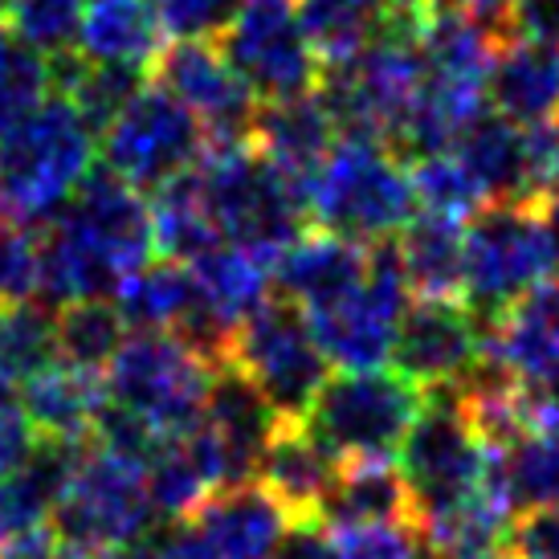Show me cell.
I'll use <instances>...</instances> for the list:
<instances>
[{
  "instance_id": "cell-1",
  "label": "cell",
  "mask_w": 559,
  "mask_h": 559,
  "mask_svg": "<svg viewBox=\"0 0 559 559\" xmlns=\"http://www.w3.org/2000/svg\"><path fill=\"white\" fill-rule=\"evenodd\" d=\"M152 258V204L98 164L79 188V197L41 234L37 302L58 311L79 298H115L119 282Z\"/></svg>"
},
{
  "instance_id": "cell-2",
  "label": "cell",
  "mask_w": 559,
  "mask_h": 559,
  "mask_svg": "<svg viewBox=\"0 0 559 559\" xmlns=\"http://www.w3.org/2000/svg\"><path fill=\"white\" fill-rule=\"evenodd\" d=\"M98 135L70 98L46 107L0 140V221L41 229L79 197L98 164Z\"/></svg>"
},
{
  "instance_id": "cell-3",
  "label": "cell",
  "mask_w": 559,
  "mask_h": 559,
  "mask_svg": "<svg viewBox=\"0 0 559 559\" xmlns=\"http://www.w3.org/2000/svg\"><path fill=\"white\" fill-rule=\"evenodd\" d=\"M307 213L314 229L380 246L401 237L420 213L413 171L392 147L372 140H340L307 185Z\"/></svg>"
},
{
  "instance_id": "cell-4",
  "label": "cell",
  "mask_w": 559,
  "mask_h": 559,
  "mask_svg": "<svg viewBox=\"0 0 559 559\" xmlns=\"http://www.w3.org/2000/svg\"><path fill=\"white\" fill-rule=\"evenodd\" d=\"M197 188L209 217L217 221V234L270 262H278L282 249L307 234L311 213L302 185L274 168L253 143L209 152L197 168Z\"/></svg>"
},
{
  "instance_id": "cell-5",
  "label": "cell",
  "mask_w": 559,
  "mask_h": 559,
  "mask_svg": "<svg viewBox=\"0 0 559 559\" xmlns=\"http://www.w3.org/2000/svg\"><path fill=\"white\" fill-rule=\"evenodd\" d=\"M559 274V237L547 204H486L466 225V307L490 323L531 286Z\"/></svg>"
},
{
  "instance_id": "cell-6",
  "label": "cell",
  "mask_w": 559,
  "mask_h": 559,
  "mask_svg": "<svg viewBox=\"0 0 559 559\" xmlns=\"http://www.w3.org/2000/svg\"><path fill=\"white\" fill-rule=\"evenodd\" d=\"M429 404V392L401 372H340L307 413V429L335 462H396Z\"/></svg>"
},
{
  "instance_id": "cell-7",
  "label": "cell",
  "mask_w": 559,
  "mask_h": 559,
  "mask_svg": "<svg viewBox=\"0 0 559 559\" xmlns=\"http://www.w3.org/2000/svg\"><path fill=\"white\" fill-rule=\"evenodd\" d=\"M147 466L110 450H86L70 474L49 531L66 551H135L159 527Z\"/></svg>"
},
{
  "instance_id": "cell-8",
  "label": "cell",
  "mask_w": 559,
  "mask_h": 559,
  "mask_svg": "<svg viewBox=\"0 0 559 559\" xmlns=\"http://www.w3.org/2000/svg\"><path fill=\"white\" fill-rule=\"evenodd\" d=\"M213 372L217 368L209 359L168 331H131L103 380L110 404L127 408L168 441L201 425Z\"/></svg>"
},
{
  "instance_id": "cell-9",
  "label": "cell",
  "mask_w": 559,
  "mask_h": 559,
  "mask_svg": "<svg viewBox=\"0 0 559 559\" xmlns=\"http://www.w3.org/2000/svg\"><path fill=\"white\" fill-rule=\"evenodd\" d=\"M98 156L110 176H119L135 192L156 197L159 188L201 168L209 156V135L176 94H168L159 82H147L98 135Z\"/></svg>"
},
{
  "instance_id": "cell-10",
  "label": "cell",
  "mask_w": 559,
  "mask_h": 559,
  "mask_svg": "<svg viewBox=\"0 0 559 559\" xmlns=\"http://www.w3.org/2000/svg\"><path fill=\"white\" fill-rule=\"evenodd\" d=\"M229 364L262 392L282 420H307L326 376V356L311 331V319L290 298H270L237 326Z\"/></svg>"
},
{
  "instance_id": "cell-11",
  "label": "cell",
  "mask_w": 559,
  "mask_h": 559,
  "mask_svg": "<svg viewBox=\"0 0 559 559\" xmlns=\"http://www.w3.org/2000/svg\"><path fill=\"white\" fill-rule=\"evenodd\" d=\"M408 302H413V290L392 237L372 246V270L364 286L323 311H311L307 319L326 364H335L340 372H376L396 356V335H401Z\"/></svg>"
},
{
  "instance_id": "cell-12",
  "label": "cell",
  "mask_w": 559,
  "mask_h": 559,
  "mask_svg": "<svg viewBox=\"0 0 559 559\" xmlns=\"http://www.w3.org/2000/svg\"><path fill=\"white\" fill-rule=\"evenodd\" d=\"M217 41L262 103L314 94L323 86L326 66L295 0H246Z\"/></svg>"
},
{
  "instance_id": "cell-13",
  "label": "cell",
  "mask_w": 559,
  "mask_h": 559,
  "mask_svg": "<svg viewBox=\"0 0 559 559\" xmlns=\"http://www.w3.org/2000/svg\"><path fill=\"white\" fill-rule=\"evenodd\" d=\"M152 70L159 86L201 119L209 152L246 147L253 140V119L262 98L234 70L217 37H171Z\"/></svg>"
},
{
  "instance_id": "cell-14",
  "label": "cell",
  "mask_w": 559,
  "mask_h": 559,
  "mask_svg": "<svg viewBox=\"0 0 559 559\" xmlns=\"http://www.w3.org/2000/svg\"><path fill=\"white\" fill-rule=\"evenodd\" d=\"M392 359L425 392L462 389L486 359V323L462 298H413Z\"/></svg>"
},
{
  "instance_id": "cell-15",
  "label": "cell",
  "mask_w": 559,
  "mask_h": 559,
  "mask_svg": "<svg viewBox=\"0 0 559 559\" xmlns=\"http://www.w3.org/2000/svg\"><path fill=\"white\" fill-rule=\"evenodd\" d=\"M278 429L282 417L270 408L262 392L253 389L234 364H221L217 372H213L201 417V433L209 441L213 457H217L221 481L225 486L258 481L262 457Z\"/></svg>"
},
{
  "instance_id": "cell-16",
  "label": "cell",
  "mask_w": 559,
  "mask_h": 559,
  "mask_svg": "<svg viewBox=\"0 0 559 559\" xmlns=\"http://www.w3.org/2000/svg\"><path fill=\"white\" fill-rule=\"evenodd\" d=\"M486 356L531 389L559 384V274L486 323Z\"/></svg>"
},
{
  "instance_id": "cell-17",
  "label": "cell",
  "mask_w": 559,
  "mask_h": 559,
  "mask_svg": "<svg viewBox=\"0 0 559 559\" xmlns=\"http://www.w3.org/2000/svg\"><path fill=\"white\" fill-rule=\"evenodd\" d=\"M185 523H192L213 559H270L282 535L295 527V519L262 481L225 486L204 498L201 511Z\"/></svg>"
},
{
  "instance_id": "cell-18",
  "label": "cell",
  "mask_w": 559,
  "mask_h": 559,
  "mask_svg": "<svg viewBox=\"0 0 559 559\" xmlns=\"http://www.w3.org/2000/svg\"><path fill=\"white\" fill-rule=\"evenodd\" d=\"M368 270H372V246H359L352 237L326 229H307L274 262V286L311 314L364 286Z\"/></svg>"
},
{
  "instance_id": "cell-19",
  "label": "cell",
  "mask_w": 559,
  "mask_h": 559,
  "mask_svg": "<svg viewBox=\"0 0 559 559\" xmlns=\"http://www.w3.org/2000/svg\"><path fill=\"white\" fill-rule=\"evenodd\" d=\"M340 123L326 110L323 94H298V98H278L262 103L253 119V147L262 152L274 168H282L295 185H311V176L326 164V156L340 143Z\"/></svg>"
},
{
  "instance_id": "cell-20",
  "label": "cell",
  "mask_w": 559,
  "mask_h": 559,
  "mask_svg": "<svg viewBox=\"0 0 559 559\" xmlns=\"http://www.w3.org/2000/svg\"><path fill=\"white\" fill-rule=\"evenodd\" d=\"M340 478V462L319 445V437L302 420H282L262 457L258 481L278 498L295 523H319Z\"/></svg>"
},
{
  "instance_id": "cell-21",
  "label": "cell",
  "mask_w": 559,
  "mask_h": 559,
  "mask_svg": "<svg viewBox=\"0 0 559 559\" xmlns=\"http://www.w3.org/2000/svg\"><path fill=\"white\" fill-rule=\"evenodd\" d=\"M16 401L29 417L33 433L41 441L62 445H86L98 433V420L107 413V380L70 364H53L41 376H33Z\"/></svg>"
},
{
  "instance_id": "cell-22",
  "label": "cell",
  "mask_w": 559,
  "mask_h": 559,
  "mask_svg": "<svg viewBox=\"0 0 559 559\" xmlns=\"http://www.w3.org/2000/svg\"><path fill=\"white\" fill-rule=\"evenodd\" d=\"M490 107L514 127H544L559 119V46L531 37L498 41L490 74Z\"/></svg>"
},
{
  "instance_id": "cell-23",
  "label": "cell",
  "mask_w": 559,
  "mask_h": 559,
  "mask_svg": "<svg viewBox=\"0 0 559 559\" xmlns=\"http://www.w3.org/2000/svg\"><path fill=\"white\" fill-rule=\"evenodd\" d=\"M74 49L94 66L147 70L164 53V25L147 0H86Z\"/></svg>"
},
{
  "instance_id": "cell-24",
  "label": "cell",
  "mask_w": 559,
  "mask_h": 559,
  "mask_svg": "<svg viewBox=\"0 0 559 559\" xmlns=\"http://www.w3.org/2000/svg\"><path fill=\"white\" fill-rule=\"evenodd\" d=\"M396 253H401L413 298H462L466 290V221L417 213L396 237Z\"/></svg>"
},
{
  "instance_id": "cell-25",
  "label": "cell",
  "mask_w": 559,
  "mask_h": 559,
  "mask_svg": "<svg viewBox=\"0 0 559 559\" xmlns=\"http://www.w3.org/2000/svg\"><path fill=\"white\" fill-rule=\"evenodd\" d=\"M323 527H368V523H417L413 490L401 462H343L323 507Z\"/></svg>"
},
{
  "instance_id": "cell-26",
  "label": "cell",
  "mask_w": 559,
  "mask_h": 559,
  "mask_svg": "<svg viewBox=\"0 0 559 559\" xmlns=\"http://www.w3.org/2000/svg\"><path fill=\"white\" fill-rule=\"evenodd\" d=\"M147 486H152V502L168 523H185L204 507V498L225 490L221 466L209 441H204L201 425L192 433L168 437L147 462Z\"/></svg>"
},
{
  "instance_id": "cell-27",
  "label": "cell",
  "mask_w": 559,
  "mask_h": 559,
  "mask_svg": "<svg viewBox=\"0 0 559 559\" xmlns=\"http://www.w3.org/2000/svg\"><path fill=\"white\" fill-rule=\"evenodd\" d=\"M197 278V295L213 314H221L225 323L241 326L253 311H262L274 290V262L241 249L234 241H221L217 249H209L204 258L188 265Z\"/></svg>"
},
{
  "instance_id": "cell-28",
  "label": "cell",
  "mask_w": 559,
  "mask_h": 559,
  "mask_svg": "<svg viewBox=\"0 0 559 559\" xmlns=\"http://www.w3.org/2000/svg\"><path fill=\"white\" fill-rule=\"evenodd\" d=\"M457 159L469 168L490 204L527 201V131L502 115H481L457 140Z\"/></svg>"
},
{
  "instance_id": "cell-29",
  "label": "cell",
  "mask_w": 559,
  "mask_h": 559,
  "mask_svg": "<svg viewBox=\"0 0 559 559\" xmlns=\"http://www.w3.org/2000/svg\"><path fill=\"white\" fill-rule=\"evenodd\" d=\"M197 302L192 270L168 258H152L135 274H127L115 290V307L123 311L131 331H176Z\"/></svg>"
},
{
  "instance_id": "cell-30",
  "label": "cell",
  "mask_w": 559,
  "mask_h": 559,
  "mask_svg": "<svg viewBox=\"0 0 559 559\" xmlns=\"http://www.w3.org/2000/svg\"><path fill=\"white\" fill-rule=\"evenodd\" d=\"M152 237H156V258L192 265L209 249H217L225 237L217 234V221L209 217L204 197L197 188V171H188L185 180L159 188L152 197Z\"/></svg>"
},
{
  "instance_id": "cell-31",
  "label": "cell",
  "mask_w": 559,
  "mask_h": 559,
  "mask_svg": "<svg viewBox=\"0 0 559 559\" xmlns=\"http://www.w3.org/2000/svg\"><path fill=\"white\" fill-rule=\"evenodd\" d=\"M58 323V364L82 368V372L107 376L110 359L119 356L131 326L115 298H79L53 311Z\"/></svg>"
},
{
  "instance_id": "cell-32",
  "label": "cell",
  "mask_w": 559,
  "mask_h": 559,
  "mask_svg": "<svg viewBox=\"0 0 559 559\" xmlns=\"http://www.w3.org/2000/svg\"><path fill=\"white\" fill-rule=\"evenodd\" d=\"M58 364V323L41 302L0 307V396H13L33 376Z\"/></svg>"
},
{
  "instance_id": "cell-33",
  "label": "cell",
  "mask_w": 559,
  "mask_h": 559,
  "mask_svg": "<svg viewBox=\"0 0 559 559\" xmlns=\"http://www.w3.org/2000/svg\"><path fill=\"white\" fill-rule=\"evenodd\" d=\"M502 478L514 507H559V417L514 437L502 450Z\"/></svg>"
},
{
  "instance_id": "cell-34",
  "label": "cell",
  "mask_w": 559,
  "mask_h": 559,
  "mask_svg": "<svg viewBox=\"0 0 559 559\" xmlns=\"http://www.w3.org/2000/svg\"><path fill=\"white\" fill-rule=\"evenodd\" d=\"M53 98L49 53L29 46L13 29H0V140Z\"/></svg>"
},
{
  "instance_id": "cell-35",
  "label": "cell",
  "mask_w": 559,
  "mask_h": 559,
  "mask_svg": "<svg viewBox=\"0 0 559 559\" xmlns=\"http://www.w3.org/2000/svg\"><path fill=\"white\" fill-rule=\"evenodd\" d=\"M323 66L356 58L380 29L384 0H295Z\"/></svg>"
},
{
  "instance_id": "cell-36",
  "label": "cell",
  "mask_w": 559,
  "mask_h": 559,
  "mask_svg": "<svg viewBox=\"0 0 559 559\" xmlns=\"http://www.w3.org/2000/svg\"><path fill=\"white\" fill-rule=\"evenodd\" d=\"M413 171V188H417L420 213H437V217L469 221L486 209V192L469 168L457 159V152H441V156H425L408 164Z\"/></svg>"
},
{
  "instance_id": "cell-37",
  "label": "cell",
  "mask_w": 559,
  "mask_h": 559,
  "mask_svg": "<svg viewBox=\"0 0 559 559\" xmlns=\"http://www.w3.org/2000/svg\"><path fill=\"white\" fill-rule=\"evenodd\" d=\"M82 0H9V25L41 53H66L79 46Z\"/></svg>"
},
{
  "instance_id": "cell-38",
  "label": "cell",
  "mask_w": 559,
  "mask_h": 559,
  "mask_svg": "<svg viewBox=\"0 0 559 559\" xmlns=\"http://www.w3.org/2000/svg\"><path fill=\"white\" fill-rule=\"evenodd\" d=\"M41 295V234L0 221V307L37 302Z\"/></svg>"
},
{
  "instance_id": "cell-39",
  "label": "cell",
  "mask_w": 559,
  "mask_h": 559,
  "mask_svg": "<svg viewBox=\"0 0 559 559\" xmlns=\"http://www.w3.org/2000/svg\"><path fill=\"white\" fill-rule=\"evenodd\" d=\"M340 559H433L417 523H368V527H326Z\"/></svg>"
},
{
  "instance_id": "cell-40",
  "label": "cell",
  "mask_w": 559,
  "mask_h": 559,
  "mask_svg": "<svg viewBox=\"0 0 559 559\" xmlns=\"http://www.w3.org/2000/svg\"><path fill=\"white\" fill-rule=\"evenodd\" d=\"M171 37H221L246 0H147Z\"/></svg>"
},
{
  "instance_id": "cell-41",
  "label": "cell",
  "mask_w": 559,
  "mask_h": 559,
  "mask_svg": "<svg viewBox=\"0 0 559 559\" xmlns=\"http://www.w3.org/2000/svg\"><path fill=\"white\" fill-rule=\"evenodd\" d=\"M507 559H559V507H527L502 539Z\"/></svg>"
},
{
  "instance_id": "cell-42",
  "label": "cell",
  "mask_w": 559,
  "mask_h": 559,
  "mask_svg": "<svg viewBox=\"0 0 559 559\" xmlns=\"http://www.w3.org/2000/svg\"><path fill=\"white\" fill-rule=\"evenodd\" d=\"M33 445H37V433H33V425H29V417H25L21 401L0 396V478H9L13 469L25 466Z\"/></svg>"
},
{
  "instance_id": "cell-43",
  "label": "cell",
  "mask_w": 559,
  "mask_h": 559,
  "mask_svg": "<svg viewBox=\"0 0 559 559\" xmlns=\"http://www.w3.org/2000/svg\"><path fill=\"white\" fill-rule=\"evenodd\" d=\"M131 559H213L192 523H159L147 539H143Z\"/></svg>"
},
{
  "instance_id": "cell-44",
  "label": "cell",
  "mask_w": 559,
  "mask_h": 559,
  "mask_svg": "<svg viewBox=\"0 0 559 559\" xmlns=\"http://www.w3.org/2000/svg\"><path fill=\"white\" fill-rule=\"evenodd\" d=\"M507 37H531L559 46V0H519Z\"/></svg>"
},
{
  "instance_id": "cell-45",
  "label": "cell",
  "mask_w": 559,
  "mask_h": 559,
  "mask_svg": "<svg viewBox=\"0 0 559 559\" xmlns=\"http://www.w3.org/2000/svg\"><path fill=\"white\" fill-rule=\"evenodd\" d=\"M270 559H340L335 556V539L323 523H295L282 535V544L274 547Z\"/></svg>"
},
{
  "instance_id": "cell-46",
  "label": "cell",
  "mask_w": 559,
  "mask_h": 559,
  "mask_svg": "<svg viewBox=\"0 0 559 559\" xmlns=\"http://www.w3.org/2000/svg\"><path fill=\"white\" fill-rule=\"evenodd\" d=\"M519 0H441V9H453V13H466L469 21H478L486 33H495L498 41L511 33V16Z\"/></svg>"
},
{
  "instance_id": "cell-47",
  "label": "cell",
  "mask_w": 559,
  "mask_h": 559,
  "mask_svg": "<svg viewBox=\"0 0 559 559\" xmlns=\"http://www.w3.org/2000/svg\"><path fill=\"white\" fill-rule=\"evenodd\" d=\"M0 559H62V544L49 527L16 535L9 544H0Z\"/></svg>"
},
{
  "instance_id": "cell-48",
  "label": "cell",
  "mask_w": 559,
  "mask_h": 559,
  "mask_svg": "<svg viewBox=\"0 0 559 559\" xmlns=\"http://www.w3.org/2000/svg\"><path fill=\"white\" fill-rule=\"evenodd\" d=\"M62 559H131L127 551H66L62 547Z\"/></svg>"
},
{
  "instance_id": "cell-49",
  "label": "cell",
  "mask_w": 559,
  "mask_h": 559,
  "mask_svg": "<svg viewBox=\"0 0 559 559\" xmlns=\"http://www.w3.org/2000/svg\"><path fill=\"white\" fill-rule=\"evenodd\" d=\"M462 559H507L502 551H481V556H462Z\"/></svg>"
},
{
  "instance_id": "cell-50",
  "label": "cell",
  "mask_w": 559,
  "mask_h": 559,
  "mask_svg": "<svg viewBox=\"0 0 559 559\" xmlns=\"http://www.w3.org/2000/svg\"><path fill=\"white\" fill-rule=\"evenodd\" d=\"M4 16H9V0H0V21H4Z\"/></svg>"
}]
</instances>
